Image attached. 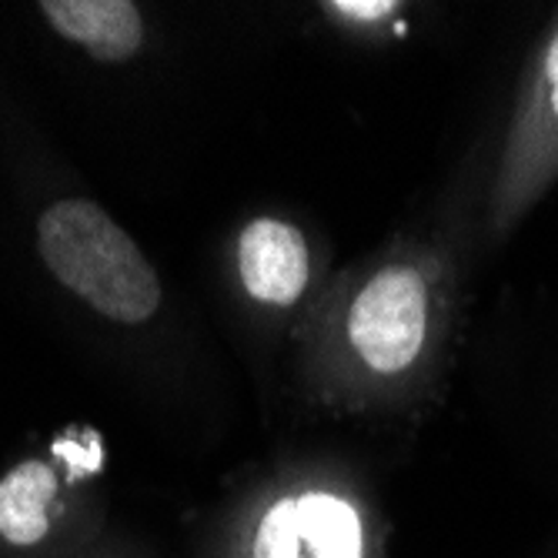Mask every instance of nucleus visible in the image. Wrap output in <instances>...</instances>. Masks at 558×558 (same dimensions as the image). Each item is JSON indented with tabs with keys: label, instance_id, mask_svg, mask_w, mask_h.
<instances>
[{
	"label": "nucleus",
	"instance_id": "nucleus-1",
	"mask_svg": "<svg viewBox=\"0 0 558 558\" xmlns=\"http://www.w3.org/2000/svg\"><path fill=\"white\" fill-rule=\"evenodd\" d=\"M445 325V281L425 255H395L354 284L341 312V348L375 385L418 378Z\"/></svg>",
	"mask_w": 558,
	"mask_h": 558
},
{
	"label": "nucleus",
	"instance_id": "nucleus-2",
	"mask_svg": "<svg viewBox=\"0 0 558 558\" xmlns=\"http://www.w3.org/2000/svg\"><path fill=\"white\" fill-rule=\"evenodd\" d=\"M37 251L47 271L108 322L144 325L161 308L155 268L94 201H54L37 221Z\"/></svg>",
	"mask_w": 558,
	"mask_h": 558
},
{
	"label": "nucleus",
	"instance_id": "nucleus-3",
	"mask_svg": "<svg viewBox=\"0 0 558 558\" xmlns=\"http://www.w3.org/2000/svg\"><path fill=\"white\" fill-rule=\"evenodd\" d=\"M231 558H381L375 522L341 485L275 488L247 512Z\"/></svg>",
	"mask_w": 558,
	"mask_h": 558
},
{
	"label": "nucleus",
	"instance_id": "nucleus-4",
	"mask_svg": "<svg viewBox=\"0 0 558 558\" xmlns=\"http://www.w3.org/2000/svg\"><path fill=\"white\" fill-rule=\"evenodd\" d=\"M558 181V21L542 40L492 187V231L509 234Z\"/></svg>",
	"mask_w": 558,
	"mask_h": 558
},
{
	"label": "nucleus",
	"instance_id": "nucleus-5",
	"mask_svg": "<svg viewBox=\"0 0 558 558\" xmlns=\"http://www.w3.org/2000/svg\"><path fill=\"white\" fill-rule=\"evenodd\" d=\"M238 278L255 301L291 308L312 281L308 238L291 221L255 218L238 238Z\"/></svg>",
	"mask_w": 558,
	"mask_h": 558
},
{
	"label": "nucleus",
	"instance_id": "nucleus-6",
	"mask_svg": "<svg viewBox=\"0 0 558 558\" xmlns=\"http://www.w3.org/2000/svg\"><path fill=\"white\" fill-rule=\"evenodd\" d=\"M47 24L81 44L100 64L131 61L144 44V21L131 0H44Z\"/></svg>",
	"mask_w": 558,
	"mask_h": 558
},
{
	"label": "nucleus",
	"instance_id": "nucleus-7",
	"mask_svg": "<svg viewBox=\"0 0 558 558\" xmlns=\"http://www.w3.org/2000/svg\"><path fill=\"white\" fill-rule=\"evenodd\" d=\"M61 512L64 498L54 465L27 459L0 478V542L37 548L54 535Z\"/></svg>",
	"mask_w": 558,
	"mask_h": 558
},
{
	"label": "nucleus",
	"instance_id": "nucleus-8",
	"mask_svg": "<svg viewBox=\"0 0 558 558\" xmlns=\"http://www.w3.org/2000/svg\"><path fill=\"white\" fill-rule=\"evenodd\" d=\"M325 11H335L344 21H362V24H375L391 17L395 11H401L391 0H338V4H325Z\"/></svg>",
	"mask_w": 558,
	"mask_h": 558
}]
</instances>
